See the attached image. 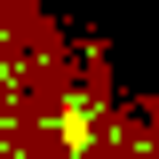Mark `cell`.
<instances>
[{
	"instance_id": "6da1fadb",
	"label": "cell",
	"mask_w": 159,
	"mask_h": 159,
	"mask_svg": "<svg viewBox=\"0 0 159 159\" xmlns=\"http://www.w3.org/2000/svg\"><path fill=\"white\" fill-rule=\"evenodd\" d=\"M103 135H111V88L103 80H80L56 96V151L64 159H96Z\"/></svg>"
}]
</instances>
